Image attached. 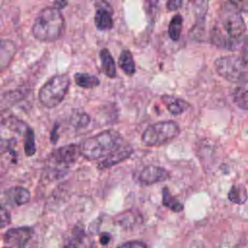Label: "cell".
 Returning a JSON list of instances; mask_svg holds the SVG:
<instances>
[{"mask_svg": "<svg viewBox=\"0 0 248 248\" xmlns=\"http://www.w3.org/2000/svg\"><path fill=\"white\" fill-rule=\"evenodd\" d=\"M183 0H168L167 1V8L170 11H175L182 6Z\"/></svg>", "mask_w": 248, "mask_h": 248, "instance_id": "cell-30", "label": "cell"}, {"mask_svg": "<svg viewBox=\"0 0 248 248\" xmlns=\"http://www.w3.org/2000/svg\"><path fill=\"white\" fill-rule=\"evenodd\" d=\"M8 248H14V247H8Z\"/></svg>", "mask_w": 248, "mask_h": 248, "instance_id": "cell-34", "label": "cell"}, {"mask_svg": "<svg viewBox=\"0 0 248 248\" xmlns=\"http://www.w3.org/2000/svg\"><path fill=\"white\" fill-rule=\"evenodd\" d=\"M230 3L239 11L246 12L247 10V0H230Z\"/></svg>", "mask_w": 248, "mask_h": 248, "instance_id": "cell-29", "label": "cell"}, {"mask_svg": "<svg viewBox=\"0 0 248 248\" xmlns=\"http://www.w3.org/2000/svg\"><path fill=\"white\" fill-rule=\"evenodd\" d=\"M215 69L217 73L225 79L231 82H247V62L245 57L236 55L223 56L215 60Z\"/></svg>", "mask_w": 248, "mask_h": 248, "instance_id": "cell-5", "label": "cell"}, {"mask_svg": "<svg viewBox=\"0 0 248 248\" xmlns=\"http://www.w3.org/2000/svg\"><path fill=\"white\" fill-rule=\"evenodd\" d=\"M92 240L85 234V232L78 228L73 231L72 235L65 243L63 248H92Z\"/></svg>", "mask_w": 248, "mask_h": 248, "instance_id": "cell-13", "label": "cell"}, {"mask_svg": "<svg viewBox=\"0 0 248 248\" xmlns=\"http://www.w3.org/2000/svg\"><path fill=\"white\" fill-rule=\"evenodd\" d=\"M34 236V231L29 227H19L8 230L3 237V240L10 247L26 248V245Z\"/></svg>", "mask_w": 248, "mask_h": 248, "instance_id": "cell-8", "label": "cell"}, {"mask_svg": "<svg viewBox=\"0 0 248 248\" xmlns=\"http://www.w3.org/2000/svg\"><path fill=\"white\" fill-rule=\"evenodd\" d=\"M190 2L196 9V12L199 15V16L203 17L208 8V0H190Z\"/></svg>", "mask_w": 248, "mask_h": 248, "instance_id": "cell-26", "label": "cell"}, {"mask_svg": "<svg viewBox=\"0 0 248 248\" xmlns=\"http://www.w3.org/2000/svg\"><path fill=\"white\" fill-rule=\"evenodd\" d=\"M182 22H183L182 16L179 14H177L173 16V17L171 18L169 24V29H168L169 36L174 42L178 41L180 38L181 30H182Z\"/></svg>", "mask_w": 248, "mask_h": 248, "instance_id": "cell-21", "label": "cell"}, {"mask_svg": "<svg viewBox=\"0 0 248 248\" xmlns=\"http://www.w3.org/2000/svg\"><path fill=\"white\" fill-rule=\"evenodd\" d=\"M94 20L96 27L102 31L109 30L113 25L111 13L108 8L100 7L95 14Z\"/></svg>", "mask_w": 248, "mask_h": 248, "instance_id": "cell-15", "label": "cell"}, {"mask_svg": "<svg viewBox=\"0 0 248 248\" xmlns=\"http://www.w3.org/2000/svg\"><path fill=\"white\" fill-rule=\"evenodd\" d=\"M170 178L169 171L158 166H146L139 174V181L143 185H151Z\"/></svg>", "mask_w": 248, "mask_h": 248, "instance_id": "cell-9", "label": "cell"}, {"mask_svg": "<svg viewBox=\"0 0 248 248\" xmlns=\"http://www.w3.org/2000/svg\"><path fill=\"white\" fill-rule=\"evenodd\" d=\"M125 142L122 136L114 130H105L86 139L79 145L80 155L88 160H103Z\"/></svg>", "mask_w": 248, "mask_h": 248, "instance_id": "cell-2", "label": "cell"}, {"mask_svg": "<svg viewBox=\"0 0 248 248\" xmlns=\"http://www.w3.org/2000/svg\"><path fill=\"white\" fill-rule=\"evenodd\" d=\"M229 200L236 204H242L246 202L247 200V191L245 186L241 184H235L233 185L229 194H228Z\"/></svg>", "mask_w": 248, "mask_h": 248, "instance_id": "cell-20", "label": "cell"}, {"mask_svg": "<svg viewBox=\"0 0 248 248\" xmlns=\"http://www.w3.org/2000/svg\"><path fill=\"white\" fill-rule=\"evenodd\" d=\"M16 140L12 139H0V156L5 153H12L15 150Z\"/></svg>", "mask_w": 248, "mask_h": 248, "instance_id": "cell-25", "label": "cell"}, {"mask_svg": "<svg viewBox=\"0 0 248 248\" xmlns=\"http://www.w3.org/2000/svg\"><path fill=\"white\" fill-rule=\"evenodd\" d=\"M132 153H133V147L129 143L124 142L121 146H119L111 154H109L108 157L103 159L99 163L98 166L100 169L111 168L112 166L117 165V164L121 163L122 161L126 160L127 158H129Z\"/></svg>", "mask_w": 248, "mask_h": 248, "instance_id": "cell-10", "label": "cell"}, {"mask_svg": "<svg viewBox=\"0 0 248 248\" xmlns=\"http://www.w3.org/2000/svg\"><path fill=\"white\" fill-rule=\"evenodd\" d=\"M117 248H147V246L143 242H140L138 240H133V241L125 242V243L119 245Z\"/></svg>", "mask_w": 248, "mask_h": 248, "instance_id": "cell-28", "label": "cell"}, {"mask_svg": "<svg viewBox=\"0 0 248 248\" xmlns=\"http://www.w3.org/2000/svg\"><path fill=\"white\" fill-rule=\"evenodd\" d=\"M118 65L121 70L128 76H132L136 71V66L132 53L127 49L122 50L118 59Z\"/></svg>", "mask_w": 248, "mask_h": 248, "instance_id": "cell-17", "label": "cell"}, {"mask_svg": "<svg viewBox=\"0 0 248 248\" xmlns=\"http://www.w3.org/2000/svg\"><path fill=\"white\" fill-rule=\"evenodd\" d=\"M65 26V20L60 11L54 7L43 9L35 18L32 26L33 36L41 42L58 40Z\"/></svg>", "mask_w": 248, "mask_h": 248, "instance_id": "cell-3", "label": "cell"}, {"mask_svg": "<svg viewBox=\"0 0 248 248\" xmlns=\"http://www.w3.org/2000/svg\"><path fill=\"white\" fill-rule=\"evenodd\" d=\"M69 87L70 79L67 75L53 76L39 90V101L48 108L57 107L65 98Z\"/></svg>", "mask_w": 248, "mask_h": 248, "instance_id": "cell-4", "label": "cell"}, {"mask_svg": "<svg viewBox=\"0 0 248 248\" xmlns=\"http://www.w3.org/2000/svg\"><path fill=\"white\" fill-rule=\"evenodd\" d=\"M75 82L82 88H93L100 84L97 77L85 73H77L75 75Z\"/></svg>", "mask_w": 248, "mask_h": 248, "instance_id": "cell-19", "label": "cell"}, {"mask_svg": "<svg viewBox=\"0 0 248 248\" xmlns=\"http://www.w3.org/2000/svg\"><path fill=\"white\" fill-rule=\"evenodd\" d=\"M90 122L89 115L80 110H74L70 116V123L76 128H82L88 125Z\"/></svg>", "mask_w": 248, "mask_h": 248, "instance_id": "cell-23", "label": "cell"}, {"mask_svg": "<svg viewBox=\"0 0 248 248\" xmlns=\"http://www.w3.org/2000/svg\"><path fill=\"white\" fill-rule=\"evenodd\" d=\"M180 132L174 121H160L148 126L141 136L142 142L147 146H159L175 139Z\"/></svg>", "mask_w": 248, "mask_h": 248, "instance_id": "cell-6", "label": "cell"}, {"mask_svg": "<svg viewBox=\"0 0 248 248\" xmlns=\"http://www.w3.org/2000/svg\"><path fill=\"white\" fill-rule=\"evenodd\" d=\"M80 155L79 145L68 144L54 150L48 157V167L54 178L61 177L72 167Z\"/></svg>", "mask_w": 248, "mask_h": 248, "instance_id": "cell-7", "label": "cell"}, {"mask_svg": "<svg viewBox=\"0 0 248 248\" xmlns=\"http://www.w3.org/2000/svg\"><path fill=\"white\" fill-rule=\"evenodd\" d=\"M30 192L20 186L12 187L3 193V201L10 205H22L30 201Z\"/></svg>", "mask_w": 248, "mask_h": 248, "instance_id": "cell-11", "label": "cell"}, {"mask_svg": "<svg viewBox=\"0 0 248 248\" xmlns=\"http://www.w3.org/2000/svg\"><path fill=\"white\" fill-rule=\"evenodd\" d=\"M221 27L213 31L212 43L219 47L235 49L245 36L246 25L240 11L231 3L226 4L220 14Z\"/></svg>", "mask_w": 248, "mask_h": 248, "instance_id": "cell-1", "label": "cell"}, {"mask_svg": "<svg viewBox=\"0 0 248 248\" xmlns=\"http://www.w3.org/2000/svg\"><path fill=\"white\" fill-rule=\"evenodd\" d=\"M162 203L173 212H180L183 210V204L170 194L167 187H164L162 190Z\"/></svg>", "mask_w": 248, "mask_h": 248, "instance_id": "cell-18", "label": "cell"}, {"mask_svg": "<svg viewBox=\"0 0 248 248\" xmlns=\"http://www.w3.org/2000/svg\"><path fill=\"white\" fill-rule=\"evenodd\" d=\"M146 2L150 8H156L158 6L159 0H146Z\"/></svg>", "mask_w": 248, "mask_h": 248, "instance_id": "cell-33", "label": "cell"}, {"mask_svg": "<svg viewBox=\"0 0 248 248\" xmlns=\"http://www.w3.org/2000/svg\"><path fill=\"white\" fill-rule=\"evenodd\" d=\"M24 152L27 156H32L36 152L35 136L31 128H26V132L24 136Z\"/></svg>", "mask_w": 248, "mask_h": 248, "instance_id": "cell-24", "label": "cell"}, {"mask_svg": "<svg viewBox=\"0 0 248 248\" xmlns=\"http://www.w3.org/2000/svg\"><path fill=\"white\" fill-rule=\"evenodd\" d=\"M16 53V46L11 40H0V73L12 63Z\"/></svg>", "mask_w": 248, "mask_h": 248, "instance_id": "cell-12", "label": "cell"}, {"mask_svg": "<svg viewBox=\"0 0 248 248\" xmlns=\"http://www.w3.org/2000/svg\"><path fill=\"white\" fill-rule=\"evenodd\" d=\"M11 223V214L6 207L0 204V229L7 227Z\"/></svg>", "mask_w": 248, "mask_h": 248, "instance_id": "cell-27", "label": "cell"}, {"mask_svg": "<svg viewBox=\"0 0 248 248\" xmlns=\"http://www.w3.org/2000/svg\"><path fill=\"white\" fill-rule=\"evenodd\" d=\"M53 5H54V8L60 10L65 8L68 5V0H54Z\"/></svg>", "mask_w": 248, "mask_h": 248, "instance_id": "cell-31", "label": "cell"}, {"mask_svg": "<svg viewBox=\"0 0 248 248\" xmlns=\"http://www.w3.org/2000/svg\"><path fill=\"white\" fill-rule=\"evenodd\" d=\"M162 101L167 107L168 110L173 115H178L183 113L190 107V105L186 101L173 96L165 95L162 97Z\"/></svg>", "mask_w": 248, "mask_h": 248, "instance_id": "cell-14", "label": "cell"}, {"mask_svg": "<svg viewBox=\"0 0 248 248\" xmlns=\"http://www.w3.org/2000/svg\"><path fill=\"white\" fill-rule=\"evenodd\" d=\"M110 240V235L107 232H103L100 235V243L102 245H107L108 243V241Z\"/></svg>", "mask_w": 248, "mask_h": 248, "instance_id": "cell-32", "label": "cell"}, {"mask_svg": "<svg viewBox=\"0 0 248 248\" xmlns=\"http://www.w3.org/2000/svg\"><path fill=\"white\" fill-rule=\"evenodd\" d=\"M232 99L234 104L239 107L240 108L247 110L248 108V104H247V89L245 84L240 85L238 87H236L233 90L232 93Z\"/></svg>", "mask_w": 248, "mask_h": 248, "instance_id": "cell-22", "label": "cell"}, {"mask_svg": "<svg viewBox=\"0 0 248 248\" xmlns=\"http://www.w3.org/2000/svg\"><path fill=\"white\" fill-rule=\"evenodd\" d=\"M100 59L102 63V70L104 74L108 77V78H115L116 76V67H115V62L109 53L108 49L103 48L100 51Z\"/></svg>", "mask_w": 248, "mask_h": 248, "instance_id": "cell-16", "label": "cell"}]
</instances>
